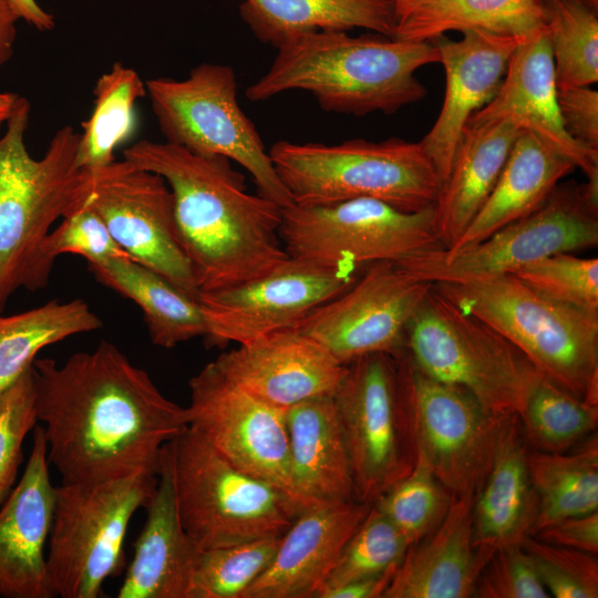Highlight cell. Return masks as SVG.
<instances>
[{
	"instance_id": "5",
	"label": "cell",
	"mask_w": 598,
	"mask_h": 598,
	"mask_svg": "<svg viewBox=\"0 0 598 598\" xmlns=\"http://www.w3.org/2000/svg\"><path fill=\"white\" fill-rule=\"evenodd\" d=\"M433 288L499 332L548 380L598 405V313L553 301L514 274Z\"/></svg>"
},
{
	"instance_id": "39",
	"label": "cell",
	"mask_w": 598,
	"mask_h": 598,
	"mask_svg": "<svg viewBox=\"0 0 598 598\" xmlns=\"http://www.w3.org/2000/svg\"><path fill=\"white\" fill-rule=\"evenodd\" d=\"M281 536L200 550L189 598H241L272 561Z\"/></svg>"
},
{
	"instance_id": "18",
	"label": "cell",
	"mask_w": 598,
	"mask_h": 598,
	"mask_svg": "<svg viewBox=\"0 0 598 598\" xmlns=\"http://www.w3.org/2000/svg\"><path fill=\"white\" fill-rule=\"evenodd\" d=\"M187 426L239 470L290 495L292 483L285 411L254 396L208 362L188 382Z\"/></svg>"
},
{
	"instance_id": "16",
	"label": "cell",
	"mask_w": 598,
	"mask_h": 598,
	"mask_svg": "<svg viewBox=\"0 0 598 598\" xmlns=\"http://www.w3.org/2000/svg\"><path fill=\"white\" fill-rule=\"evenodd\" d=\"M84 172L85 200L123 251L197 298L194 270L178 237L174 199L164 178L124 158Z\"/></svg>"
},
{
	"instance_id": "17",
	"label": "cell",
	"mask_w": 598,
	"mask_h": 598,
	"mask_svg": "<svg viewBox=\"0 0 598 598\" xmlns=\"http://www.w3.org/2000/svg\"><path fill=\"white\" fill-rule=\"evenodd\" d=\"M432 286L398 262H373L296 329L344 365L371 353L394 355L405 349L409 324Z\"/></svg>"
},
{
	"instance_id": "44",
	"label": "cell",
	"mask_w": 598,
	"mask_h": 598,
	"mask_svg": "<svg viewBox=\"0 0 598 598\" xmlns=\"http://www.w3.org/2000/svg\"><path fill=\"white\" fill-rule=\"evenodd\" d=\"M43 257L54 264L58 256L74 254L87 264L115 257H128L116 244L105 223L84 199L65 215L61 224L49 233L41 246Z\"/></svg>"
},
{
	"instance_id": "23",
	"label": "cell",
	"mask_w": 598,
	"mask_h": 598,
	"mask_svg": "<svg viewBox=\"0 0 598 598\" xmlns=\"http://www.w3.org/2000/svg\"><path fill=\"white\" fill-rule=\"evenodd\" d=\"M371 506L353 498L305 508L281 536L270 565L241 598H316Z\"/></svg>"
},
{
	"instance_id": "27",
	"label": "cell",
	"mask_w": 598,
	"mask_h": 598,
	"mask_svg": "<svg viewBox=\"0 0 598 598\" xmlns=\"http://www.w3.org/2000/svg\"><path fill=\"white\" fill-rule=\"evenodd\" d=\"M285 415L291 477L301 504L307 508L355 498L333 394L297 403Z\"/></svg>"
},
{
	"instance_id": "42",
	"label": "cell",
	"mask_w": 598,
	"mask_h": 598,
	"mask_svg": "<svg viewBox=\"0 0 598 598\" xmlns=\"http://www.w3.org/2000/svg\"><path fill=\"white\" fill-rule=\"evenodd\" d=\"M550 597L597 598V556L543 542L534 536L522 543Z\"/></svg>"
},
{
	"instance_id": "2",
	"label": "cell",
	"mask_w": 598,
	"mask_h": 598,
	"mask_svg": "<svg viewBox=\"0 0 598 598\" xmlns=\"http://www.w3.org/2000/svg\"><path fill=\"white\" fill-rule=\"evenodd\" d=\"M123 158L168 185L198 293L251 280L289 258L279 236L282 207L249 193L245 176L227 157L142 140L126 148Z\"/></svg>"
},
{
	"instance_id": "48",
	"label": "cell",
	"mask_w": 598,
	"mask_h": 598,
	"mask_svg": "<svg viewBox=\"0 0 598 598\" xmlns=\"http://www.w3.org/2000/svg\"><path fill=\"white\" fill-rule=\"evenodd\" d=\"M395 569L320 591L317 598H382Z\"/></svg>"
},
{
	"instance_id": "41",
	"label": "cell",
	"mask_w": 598,
	"mask_h": 598,
	"mask_svg": "<svg viewBox=\"0 0 598 598\" xmlns=\"http://www.w3.org/2000/svg\"><path fill=\"white\" fill-rule=\"evenodd\" d=\"M542 296L561 305L598 313V259L559 252L514 274Z\"/></svg>"
},
{
	"instance_id": "12",
	"label": "cell",
	"mask_w": 598,
	"mask_h": 598,
	"mask_svg": "<svg viewBox=\"0 0 598 598\" xmlns=\"http://www.w3.org/2000/svg\"><path fill=\"white\" fill-rule=\"evenodd\" d=\"M355 498L373 504L415 462V443L395 355L371 353L347 364L333 393Z\"/></svg>"
},
{
	"instance_id": "1",
	"label": "cell",
	"mask_w": 598,
	"mask_h": 598,
	"mask_svg": "<svg viewBox=\"0 0 598 598\" xmlns=\"http://www.w3.org/2000/svg\"><path fill=\"white\" fill-rule=\"evenodd\" d=\"M33 367L37 417L62 483L157 474L163 446L187 426L185 408L111 342Z\"/></svg>"
},
{
	"instance_id": "9",
	"label": "cell",
	"mask_w": 598,
	"mask_h": 598,
	"mask_svg": "<svg viewBox=\"0 0 598 598\" xmlns=\"http://www.w3.org/2000/svg\"><path fill=\"white\" fill-rule=\"evenodd\" d=\"M158 475L150 472L90 484L55 486L47 565L55 596L97 598L125 567L124 540L134 514L148 504Z\"/></svg>"
},
{
	"instance_id": "13",
	"label": "cell",
	"mask_w": 598,
	"mask_h": 598,
	"mask_svg": "<svg viewBox=\"0 0 598 598\" xmlns=\"http://www.w3.org/2000/svg\"><path fill=\"white\" fill-rule=\"evenodd\" d=\"M279 236L289 256L365 267L443 248L434 206L406 213L372 198L282 208Z\"/></svg>"
},
{
	"instance_id": "43",
	"label": "cell",
	"mask_w": 598,
	"mask_h": 598,
	"mask_svg": "<svg viewBox=\"0 0 598 598\" xmlns=\"http://www.w3.org/2000/svg\"><path fill=\"white\" fill-rule=\"evenodd\" d=\"M37 423L35 371L32 365L0 393V506L14 487L23 460L24 439Z\"/></svg>"
},
{
	"instance_id": "14",
	"label": "cell",
	"mask_w": 598,
	"mask_h": 598,
	"mask_svg": "<svg viewBox=\"0 0 598 598\" xmlns=\"http://www.w3.org/2000/svg\"><path fill=\"white\" fill-rule=\"evenodd\" d=\"M394 355L415 452L453 496L475 495L492 464L506 416L487 412L468 391L424 373L406 349Z\"/></svg>"
},
{
	"instance_id": "50",
	"label": "cell",
	"mask_w": 598,
	"mask_h": 598,
	"mask_svg": "<svg viewBox=\"0 0 598 598\" xmlns=\"http://www.w3.org/2000/svg\"><path fill=\"white\" fill-rule=\"evenodd\" d=\"M19 19L39 31H50L55 22L51 13L43 10L35 0H9Z\"/></svg>"
},
{
	"instance_id": "38",
	"label": "cell",
	"mask_w": 598,
	"mask_h": 598,
	"mask_svg": "<svg viewBox=\"0 0 598 598\" xmlns=\"http://www.w3.org/2000/svg\"><path fill=\"white\" fill-rule=\"evenodd\" d=\"M453 497L425 458L415 452L412 470L373 505L392 522L411 546L441 524Z\"/></svg>"
},
{
	"instance_id": "25",
	"label": "cell",
	"mask_w": 598,
	"mask_h": 598,
	"mask_svg": "<svg viewBox=\"0 0 598 598\" xmlns=\"http://www.w3.org/2000/svg\"><path fill=\"white\" fill-rule=\"evenodd\" d=\"M157 475L118 598H189L200 550L182 526L171 473L162 455Z\"/></svg>"
},
{
	"instance_id": "34",
	"label": "cell",
	"mask_w": 598,
	"mask_h": 598,
	"mask_svg": "<svg viewBox=\"0 0 598 598\" xmlns=\"http://www.w3.org/2000/svg\"><path fill=\"white\" fill-rule=\"evenodd\" d=\"M102 324L82 299H53L17 315L0 316V393L33 365L43 348Z\"/></svg>"
},
{
	"instance_id": "29",
	"label": "cell",
	"mask_w": 598,
	"mask_h": 598,
	"mask_svg": "<svg viewBox=\"0 0 598 598\" xmlns=\"http://www.w3.org/2000/svg\"><path fill=\"white\" fill-rule=\"evenodd\" d=\"M520 132L509 121L465 127L434 204L435 227L444 249L454 245L487 200Z\"/></svg>"
},
{
	"instance_id": "4",
	"label": "cell",
	"mask_w": 598,
	"mask_h": 598,
	"mask_svg": "<svg viewBox=\"0 0 598 598\" xmlns=\"http://www.w3.org/2000/svg\"><path fill=\"white\" fill-rule=\"evenodd\" d=\"M29 118L30 102L19 96L0 137V315L18 289L47 287L53 264L41 246L86 192V174L76 162L80 133L61 127L35 159L24 141Z\"/></svg>"
},
{
	"instance_id": "24",
	"label": "cell",
	"mask_w": 598,
	"mask_h": 598,
	"mask_svg": "<svg viewBox=\"0 0 598 598\" xmlns=\"http://www.w3.org/2000/svg\"><path fill=\"white\" fill-rule=\"evenodd\" d=\"M473 501L453 497L441 524L408 548L382 598L474 597L495 550L473 543Z\"/></svg>"
},
{
	"instance_id": "45",
	"label": "cell",
	"mask_w": 598,
	"mask_h": 598,
	"mask_svg": "<svg viewBox=\"0 0 598 598\" xmlns=\"http://www.w3.org/2000/svg\"><path fill=\"white\" fill-rule=\"evenodd\" d=\"M474 597L548 598L550 595L520 544L494 551L478 577Z\"/></svg>"
},
{
	"instance_id": "15",
	"label": "cell",
	"mask_w": 598,
	"mask_h": 598,
	"mask_svg": "<svg viewBox=\"0 0 598 598\" xmlns=\"http://www.w3.org/2000/svg\"><path fill=\"white\" fill-rule=\"evenodd\" d=\"M363 267L289 256L267 274L207 292L199 303L208 347L245 343L285 329H296L315 309L355 282Z\"/></svg>"
},
{
	"instance_id": "7",
	"label": "cell",
	"mask_w": 598,
	"mask_h": 598,
	"mask_svg": "<svg viewBox=\"0 0 598 598\" xmlns=\"http://www.w3.org/2000/svg\"><path fill=\"white\" fill-rule=\"evenodd\" d=\"M182 526L199 550L282 536L305 509L234 466L186 426L162 448Z\"/></svg>"
},
{
	"instance_id": "49",
	"label": "cell",
	"mask_w": 598,
	"mask_h": 598,
	"mask_svg": "<svg viewBox=\"0 0 598 598\" xmlns=\"http://www.w3.org/2000/svg\"><path fill=\"white\" fill-rule=\"evenodd\" d=\"M18 20L9 0H0V69L13 55Z\"/></svg>"
},
{
	"instance_id": "21",
	"label": "cell",
	"mask_w": 598,
	"mask_h": 598,
	"mask_svg": "<svg viewBox=\"0 0 598 598\" xmlns=\"http://www.w3.org/2000/svg\"><path fill=\"white\" fill-rule=\"evenodd\" d=\"M457 41L432 39L445 70V96L440 114L420 141L442 184L470 117L498 92L511 58L523 42L509 37L467 30Z\"/></svg>"
},
{
	"instance_id": "6",
	"label": "cell",
	"mask_w": 598,
	"mask_h": 598,
	"mask_svg": "<svg viewBox=\"0 0 598 598\" xmlns=\"http://www.w3.org/2000/svg\"><path fill=\"white\" fill-rule=\"evenodd\" d=\"M268 153L297 206L372 198L416 213L434 206L442 186L420 142L354 138L328 145L280 140Z\"/></svg>"
},
{
	"instance_id": "35",
	"label": "cell",
	"mask_w": 598,
	"mask_h": 598,
	"mask_svg": "<svg viewBox=\"0 0 598 598\" xmlns=\"http://www.w3.org/2000/svg\"><path fill=\"white\" fill-rule=\"evenodd\" d=\"M94 106L82 123L76 162L83 171H94L114 159L118 145L127 141L135 127V104L146 95L145 82L138 73L115 62L96 81Z\"/></svg>"
},
{
	"instance_id": "33",
	"label": "cell",
	"mask_w": 598,
	"mask_h": 598,
	"mask_svg": "<svg viewBox=\"0 0 598 598\" xmlns=\"http://www.w3.org/2000/svg\"><path fill=\"white\" fill-rule=\"evenodd\" d=\"M527 463L538 497L533 535L564 518L598 511L597 435L565 452L528 450Z\"/></svg>"
},
{
	"instance_id": "28",
	"label": "cell",
	"mask_w": 598,
	"mask_h": 598,
	"mask_svg": "<svg viewBox=\"0 0 598 598\" xmlns=\"http://www.w3.org/2000/svg\"><path fill=\"white\" fill-rule=\"evenodd\" d=\"M575 168L568 157L532 132L522 131L487 200L454 245L443 248L444 252L461 251L534 213Z\"/></svg>"
},
{
	"instance_id": "36",
	"label": "cell",
	"mask_w": 598,
	"mask_h": 598,
	"mask_svg": "<svg viewBox=\"0 0 598 598\" xmlns=\"http://www.w3.org/2000/svg\"><path fill=\"white\" fill-rule=\"evenodd\" d=\"M516 415L527 444L542 452H565L597 429L598 405L573 395L540 373Z\"/></svg>"
},
{
	"instance_id": "26",
	"label": "cell",
	"mask_w": 598,
	"mask_h": 598,
	"mask_svg": "<svg viewBox=\"0 0 598 598\" xmlns=\"http://www.w3.org/2000/svg\"><path fill=\"white\" fill-rule=\"evenodd\" d=\"M528 444L516 414L501 425L489 470L474 495L473 543L494 550L520 545L533 535L538 497L528 463Z\"/></svg>"
},
{
	"instance_id": "32",
	"label": "cell",
	"mask_w": 598,
	"mask_h": 598,
	"mask_svg": "<svg viewBox=\"0 0 598 598\" xmlns=\"http://www.w3.org/2000/svg\"><path fill=\"white\" fill-rule=\"evenodd\" d=\"M103 286L134 301L143 311L155 346L171 349L205 337L206 324L197 298L130 257L89 264Z\"/></svg>"
},
{
	"instance_id": "51",
	"label": "cell",
	"mask_w": 598,
	"mask_h": 598,
	"mask_svg": "<svg viewBox=\"0 0 598 598\" xmlns=\"http://www.w3.org/2000/svg\"><path fill=\"white\" fill-rule=\"evenodd\" d=\"M19 95L11 92H0V127L10 117Z\"/></svg>"
},
{
	"instance_id": "10",
	"label": "cell",
	"mask_w": 598,
	"mask_h": 598,
	"mask_svg": "<svg viewBox=\"0 0 598 598\" xmlns=\"http://www.w3.org/2000/svg\"><path fill=\"white\" fill-rule=\"evenodd\" d=\"M165 142L200 156H224L243 166L258 193L282 208L292 200L268 151L237 99V78L229 65L202 63L187 78L145 82Z\"/></svg>"
},
{
	"instance_id": "19",
	"label": "cell",
	"mask_w": 598,
	"mask_h": 598,
	"mask_svg": "<svg viewBox=\"0 0 598 598\" xmlns=\"http://www.w3.org/2000/svg\"><path fill=\"white\" fill-rule=\"evenodd\" d=\"M213 362L230 381L283 411L305 400L333 394L347 372V365L298 329L240 343Z\"/></svg>"
},
{
	"instance_id": "22",
	"label": "cell",
	"mask_w": 598,
	"mask_h": 598,
	"mask_svg": "<svg viewBox=\"0 0 598 598\" xmlns=\"http://www.w3.org/2000/svg\"><path fill=\"white\" fill-rule=\"evenodd\" d=\"M557 90L546 30L517 45L498 92L470 117L467 125L509 121L573 161L588 181H598V151L584 147L568 135L559 114Z\"/></svg>"
},
{
	"instance_id": "40",
	"label": "cell",
	"mask_w": 598,
	"mask_h": 598,
	"mask_svg": "<svg viewBox=\"0 0 598 598\" xmlns=\"http://www.w3.org/2000/svg\"><path fill=\"white\" fill-rule=\"evenodd\" d=\"M409 547L402 533L372 504L318 594L396 569Z\"/></svg>"
},
{
	"instance_id": "31",
	"label": "cell",
	"mask_w": 598,
	"mask_h": 598,
	"mask_svg": "<svg viewBox=\"0 0 598 598\" xmlns=\"http://www.w3.org/2000/svg\"><path fill=\"white\" fill-rule=\"evenodd\" d=\"M244 22L261 42L278 48L316 31L361 28L395 38L393 0H244Z\"/></svg>"
},
{
	"instance_id": "46",
	"label": "cell",
	"mask_w": 598,
	"mask_h": 598,
	"mask_svg": "<svg viewBox=\"0 0 598 598\" xmlns=\"http://www.w3.org/2000/svg\"><path fill=\"white\" fill-rule=\"evenodd\" d=\"M557 102L568 135L584 147L598 151V92L589 86L558 87Z\"/></svg>"
},
{
	"instance_id": "47",
	"label": "cell",
	"mask_w": 598,
	"mask_h": 598,
	"mask_svg": "<svg viewBox=\"0 0 598 598\" xmlns=\"http://www.w3.org/2000/svg\"><path fill=\"white\" fill-rule=\"evenodd\" d=\"M534 537L558 546L598 554V511L564 518L536 532Z\"/></svg>"
},
{
	"instance_id": "11",
	"label": "cell",
	"mask_w": 598,
	"mask_h": 598,
	"mask_svg": "<svg viewBox=\"0 0 598 598\" xmlns=\"http://www.w3.org/2000/svg\"><path fill=\"white\" fill-rule=\"evenodd\" d=\"M598 244V182L558 185L534 213L448 255L443 248L402 260L431 283H464L515 274L544 257Z\"/></svg>"
},
{
	"instance_id": "20",
	"label": "cell",
	"mask_w": 598,
	"mask_h": 598,
	"mask_svg": "<svg viewBox=\"0 0 598 598\" xmlns=\"http://www.w3.org/2000/svg\"><path fill=\"white\" fill-rule=\"evenodd\" d=\"M54 498L44 431L35 425L23 475L0 506V597H56L45 553Z\"/></svg>"
},
{
	"instance_id": "8",
	"label": "cell",
	"mask_w": 598,
	"mask_h": 598,
	"mask_svg": "<svg viewBox=\"0 0 598 598\" xmlns=\"http://www.w3.org/2000/svg\"><path fill=\"white\" fill-rule=\"evenodd\" d=\"M405 349L431 378L462 388L496 416L516 414L540 374L528 358L432 286L406 332Z\"/></svg>"
},
{
	"instance_id": "3",
	"label": "cell",
	"mask_w": 598,
	"mask_h": 598,
	"mask_svg": "<svg viewBox=\"0 0 598 598\" xmlns=\"http://www.w3.org/2000/svg\"><path fill=\"white\" fill-rule=\"evenodd\" d=\"M277 50L269 70L245 91L249 101L300 90L326 112L355 116L392 114L421 101L427 91L415 72L440 62L432 40L351 37L333 30L296 35Z\"/></svg>"
},
{
	"instance_id": "30",
	"label": "cell",
	"mask_w": 598,
	"mask_h": 598,
	"mask_svg": "<svg viewBox=\"0 0 598 598\" xmlns=\"http://www.w3.org/2000/svg\"><path fill=\"white\" fill-rule=\"evenodd\" d=\"M393 6L401 40L477 30L525 41L547 30L540 0H393Z\"/></svg>"
},
{
	"instance_id": "37",
	"label": "cell",
	"mask_w": 598,
	"mask_h": 598,
	"mask_svg": "<svg viewBox=\"0 0 598 598\" xmlns=\"http://www.w3.org/2000/svg\"><path fill=\"white\" fill-rule=\"evenodd\" d=\"M557 87L598 81L597 0H540Z\"/></svg>"
}]
</instances>
